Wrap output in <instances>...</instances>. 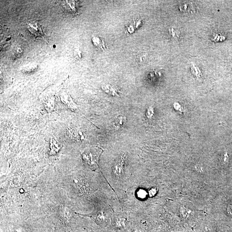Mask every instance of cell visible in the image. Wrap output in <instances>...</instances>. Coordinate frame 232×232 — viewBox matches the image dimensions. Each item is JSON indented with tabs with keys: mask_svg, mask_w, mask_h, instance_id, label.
<instances>
[{
	"mask_svg": "<svg viewBox=\"0 0 232 232\" xmlns=\"http://www.w3.org/2000/svg\"><path fill=\"white\" fill-rule=\"evenodd\" d=\"M102 150L96 147H92L86 149L82 154V158L85 165L92 170L98 167L99 157Z\"/></svg>",
	"mask_w": 232,
	"mask_h": 232,
	"instance_id": "cell-1",
	"label": "cell"
},
{
	"mask_svg": "<svg viewBox=\"0 0 232 232\" xmlns=\"http://www.w3.org/2000/svg\"><path fill=\"white\" fill-rule=\"evenodd\" d=\"M62 7L64 11L70 15H75L78 11V6L74 1H62Z\"/></svg>",
	"mask_w": 232,
	"mask_h": 232,
	"instance_id": "cell-2",
	"label": "cell"
},
{
	"mask_svg": "<svg viewBox=\"0 0 232 232\" xmlns=\"http://www.w3.org/2000/svg\"><path fill=\"white\" fill-rule=\"evenodd\" d=\"M28 28L32 34L37 37H41L43 36V32L40 25L35 22L29 23Z\"/></svg>",
	"mask_w": 232,
	"mask_h": 232,
	"instance_id": "cell-3",
	"label": "cell"
},
{
	"mask_svg": "<svg viewBox=\"0 0 232 232\" xmlns=\"http://www.w3.org/2000/svg\"><path fill=\"white\" fill-rule=\"evenodd\" d=\"M123 156L122 155L117 159V161L115 162L113 168L114 172L116 175H120L123 171L124 166V158Z\"/></svg>",
	"mask_w": 232,
	"mask_h": 232,
	"instance_id": "cell-4",
	"label": "cell"
},
{
	"mask_svg": "<svg viewBox=\"0 0 232 232\" xmlns=\"http://www.w3.org/2000/svg\"><path fill=\"white\" fill-rule=\"evenodd\" d=\"M103 90L105 92L113 96H119L121 92L118 88L111 86L110 84H107L103 87Z\"/></svg>",
	"mask_w": 232,
	"mask_h": 232,
	"instance_id": "cell-5",
	"label": "cell"
},
{
	"mask_svg": "<svg viewBox=\"0 0 232 232\" xmlns=\"http://www.w3.org/2000/svg\"><path fill=\"white\" fill-rule=\"evenodd\" d=\"M148 55L145 51H139L135 56V61L138 65H143L148 60Z\"/></svg>",
	"mask_w": 232,
	"mask_h": 232,
	"instance_id": "cell-6",
	"label": "cell"
},
{
	"mask_svg": "<svg viewBox=\"0 0 232 232\" xmlns=\"http://www.w3.org/2000/svg\"><path fill=\"white\" fill-rule=\"evenodd\" d=\"M169 37L171 39H174L177 42H180L181 40V34L180 31L178 28L171 27L169 29Z\"/></svg>",
	"mask_w": 232,
	"mask_h": 232,
	"instance_id": "cell-7",
	"label": "cell"
},
{
	"mask_svg": "<svg viewBox=\"0 0 232 232\" xmlns=\"http://www.w3.org/2000/svg\"><path fill=\"white\" fill-rule=\"evenodd\" d=\"M92 42L93 44L96 46V47L101 49L102 50L106 49V47L104 41L101 38L97 37H93L92 39Z\"/></svg>",
	"mask_w": 232,
	"mask_h": 232,
	"instance_id": "cell-8",
	"label": "cell"
},
{
	"mask_svg": "<svg viewBox=\"0 0 232 232\" xmlns=\"http://www.w3.org/2000/svg\"><path fill=\"white\" fill-rule=\"evenodd\" d=\"M191 69L193 75H194L197 79L200 80V79L202 78V75L200 68L193 62L192 63Z\"/></svg>",
	"mask_w": 232,
	"mask_h": 232,
	"instance_id": "cell-9",
	"label": "cell"
},
{
	"mask_svg": "<svg viewBox=\"0 0 232 232\" xmlns=\"http://www.w3.org/2000/svg\"><path fill=\"white\" fill-rule=\"evenodd\" d=\"M126 122V117L122 116H119L115 120L114 123V126L117 129L121 128L125 124Z\"/></svg>",
	"mask_w": 232,
	"mask_h": 232,
	"instance_id": "cell-10",
	"label": "cell"
},
{
	"mask_svg": "<svg viewBox=\"0 0 232 232\" xmlns=\"http://www.w3.org/2000/svg\"><path fill=\"white\" fill-rule=\"evenodd\" d=\"M154 110L151 107H150L149 109H147V112L146 115L147 118H150L153 116L154 115Z\"/></svg>",
	"mask_w": 232,
	"mask_h": 232,
	"instance_id": "cell-11",
	"label": "cell"
},
{
	"mask_svg": "<svg viewBox=\"0 0 232 232\" xmlns=\"http://www.w3.org/2000/svg\"><path fill=\"white\" fill-rule=\"evenodd\" d=\"M75 57L77 59L80 58L81 57V52L79 49H77L75 50Z\"/></svg>",
	"mask_w": 232,
	"mask_h": 232,
	"instance_id": "cell-12",
	"label": "cell"
},
{
	"mask_svg": "<svg viewBox=\"0 0 232 232\" xmlns=\"http://www.w3.org/2000/svg\"><path fill=\"white\" fill-rule=\"evenodd\" d=\"M195 169H196V171L199 172V173H202L203 171V169L201 166H200V165H197L195 166Z\"/></svg>",
	"mask_w": 232,
	"mask_h": 232,
	"instance_id": "cell-13",
	"label": "cell"
},
{
	"mask_svg": "<svg viewBox=\"0 0 232 232\" xmlns=\"http://www.w3.org/2000/svg\"><path fill=\"white\" fill-rule=\"evenodd\" d=\"M227 212L229 214L232 215V205H230L227 208Z\"/></svg>",
	"mask_w": 232,
	"mask_h": 232,
	"instance_id": "cell-14",
	"label": "cell"
}]
</instances>
